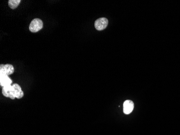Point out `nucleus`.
Segmentation results:
<instances>
[{
    "mask_svg": "<svg viewBox=\"0 0 180 135\" xmlns=\"http://www.w3.org/2000/svg\"><path fill=\"white\" fill-rule=\"evenodd\" d=\"M43 27V21L40 19H35L31 22L29 30L32 33H37Z\"/></svg>",
    "mask_w": 180,
    "mask_h": 135,
    "instance_id": "obj_1",
    "label": "nucleus"
},
{
    "mask_svg": "<svg viewBox=\"0 0 180 135\" xmlns=\"http://www.w3.org/2000/svg\"><path fill=\"white\" fill-rule=\"evenodd\" d=\"M108 21L105 17H101L97 19L94 22V27L98 31H103L108 26Z\"/></svg>",
    "mask_w": 180,
    "mask_h": 135,
    "instance_id": "obj_2",
    "label": "nucleus"
},
{
    "mask_svg": "<svg viewBox=\"0 0 180 135\" xmlns=\"http://www.w3.org/2000/svg\"><path fill=\"white\" fill-rule=\"evenodd\" d=\"M2 94L6 97H9L12 100H14L15 97V91L12 85H9L3 86L2 88Z\"/></svg>",
    "mask_w": 180,
    "mask_h": 135,
    "instance_id": "obj_3",
    "label": "nucleus"
},
{
    "mask_svg": "<svg viewBox=\"0 0 180 135\" xmlns=\"http://www.w3.org/2000/svg\"><path fill=\"white\" fill-rule=\"evenodd\" d=\"M14 72V68L10 64H1L0 65V75H10Z\"/></svg>",
    "mask_w": 180,
    "mask_h": 135,
    "instance_id": "obj_4",
    "label": "nucleus"
},
{
    "mask_svg": "<svg viewBox=\"0 0 180 135\" xmlns=\"http://www.w3.org/2000/svg\"><path fill=\"white\" fill-rule=\"evenodd\" d=\"M124 112L125 114H129L134 109V103L131 100H126L124 103Z\"/></svg>",
    "mask_w": 180,
    "mask_h": 135,
    "instance_id": "obj_5",
    "label": "nucleus"
},
{
    "mask_svg": "<svg viewBox=\"0 0 180 135\" xmlns=\"http://www.w3.org/2000/svg\"><path fill=\"white\" fill-rule=\"evenodd\" d=\"M12 80L8 75H0V85L1 86H7L12 85Z\"/></svg>",
    "mask_w": 180,
    "mask_h": 135,
    "instance_id": "obj_6",
    "label": "nucleus"
},
{
    "mask_svg": "<svg viewBox=\"0 0 180 135\" xmlns=\"http://www.w3.org/2000/svg\"><path fill=\"white\" fill-rule=\"evenodd\" d=\"M12 86L14 87L15 91V97L17 99H21L23 97V91L22 90L21 87L17 83L12 84Z\"/></svg>",
    "mask_w": 180,
    "mask_h": 135,
    "instance_id": "obj_7",
    "label": "nucleus"
},
{
    "mask_svg": "<svg viewBox=\"0 0 180 135\" xmlns=\"http://www.w3.org/2000/svg\"><path fill=\"white\" fill-rule=\"evenodd\" d=\"M21 0H9L8 1V5L12 9H16L21 3Z\"/></svg>",
    "mask_w": 180,
    "mask_h": 135,
    "instance_id": "obj_8",
    "label": "nucleus"
}]
</instances>
